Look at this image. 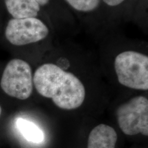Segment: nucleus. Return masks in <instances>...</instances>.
Segmentation results:
<instances>
[{"label":"nucleus","instance_id":"6","mask_svg":"<svg viewBox=\"0 0 148 148\" xmlns=\"http://www.w3.org/2000/svg\"><path fill=\"white\" fill-rule=\"evenodd\" d=\"M117 134L112 127L99 124L90 132L87 148H115Z\"/></svg>","mask_w":148,"mask_h":148},{"label":"nucleus","instance_id":"4","mask_svg":"<svg viewBox=\"0 0 148 148\" xmlns=\"http://www.w3.org/2000/svg\"><path fill=\"white\" fill-rule=\"evenodd\" d=\"M116 114L120 128L125 134L134 136L140 133L148 136V100L145 97H134L120 105Z\"/></svg>","mask_w":148,"mask_h":148},{"label":"nucleus","instance_id":"9","mask_svg":"<svg viewBox=\"0 0 148 148\" xmlns=\"http://www.w3.org/2000/svg\"><path fill=\"white\" fill-rule=\"evenodd\" d=\"M64 1L74 10L81 12L95 11L101 3V0H64Z\"/></svg>","mask_w":148,"mask_h":148},{"label":"nucleus","instance_id":"2","mask_svg":"<svg viewBox=\"0 0 148 148\" xmlns=\"http://www.w3.org/2000/svg\"><path fill=\"white\" fill-rule=\"evenodd\" d=\"M118 82L136 90L148 89V57L135 51H125L116 56L114 62Z\"/></svg>","mask_w":148,"mask_h":148},{"label":"nucleus","instance_id":"11","mask_svg":"<svg viewBox=\"0 0 148 148\" xmlns=\"http://www.w3.org/2000/svg\"><path fill=\"white\" fill-rule=\"evenodd\" d=\"M36 1L40 5V7H44L49 4L51 0H36Z\"/></svg>","mask_w":148,"mask_h":148},{"label":"nucleus","instance_id":"3","mask_svg":"<svg viewBox=\"0 0 148 148\" xmlns=\"http://www.w3.org/2000/svg\"><path fill=\"white\" fill-rule=\"evenodd\" d=\"M0 85L5 93L10 97L25 100L33 91L32 68L21 59H12L5 66Z\"/></svg>","mask_w":148,"mask_h":148},{"label":"nucleus","instance_id":"10","mask_svg":"<svg viewBox=\"0 0 148 148\" xmlns=\"http://www.w3.org/2000/svg\"><path fill=\"white\" fill-rule=\"evenodd\" d=\"M101 1L109 7H116L121 5L126 0H101Z\"/></svg>","mask_w":148,"mask_h":148},{"label":"nucleus","instance_id":"7","mask_svg":"<svg viewBox=\"0 0 148 148\" xmlns=\"http://www.w3.org/2000/svg\"><path fill=\"white\" fill-rule=\"evenodd\" d=\"M4 2L13 18L36 17L41 8L36 0H4Z\"/></svg>","mask_w":148,"mask_h":148},{"label":"nucleus","instance_id":"1","mask_svg":"<svg viewBox=\"0 0 148 148\" xmlns=\"http://www.w3.org/2000/svg\"><path fill=\"white\" fill-rule=\"evenodd\" d=\"M33 84L40 95L63 110L79 108L85 99L86 91L80 79L56 64L46 63L37 68Z\"/></svg>","mask_w":148,"mask_h":148},{"label":"nucleus","instance_id":"8","mask_svg":"<svg viewBox=\"0 0 148 148\" xmlns=\"http://www.w3.org/2000/svg\"><path fill=\"white\" fill-rule=\"evenodd\" d=\"M18 132L23 135L27 141L34 143H40L44 140L42 131L33 122L29 120L18 118L16 121Z\"/></svg>","mask_w":148,"mask_h":148},{"label":"nucleus","instance_id":"5","mask_svg":"<svg viewBox=\"0 0 148 148\" xmlns=\"http://www.w3.org/2000/svg\"><path fill=\"white\" fill-rule=\"evenodd\" d=\"M49 34V29L36 17L12 18L5 31L7 40L11 44L21 46L43 40Z\"/></svg>","mask_w":148,"mask_h":148},{"label":"nucleus","instance_id":"12","mask_svg":"<svg viewBox=\"0 0 148 148\" xmlns=\"http://www.w3.org/2000/svg\"><path fill=\"white\" fill-rule=\"evenodd\" d=\"M1 106H0V116H1Z\"/></svg>","mask_w":148,"mask_h":148}]
</instances>
